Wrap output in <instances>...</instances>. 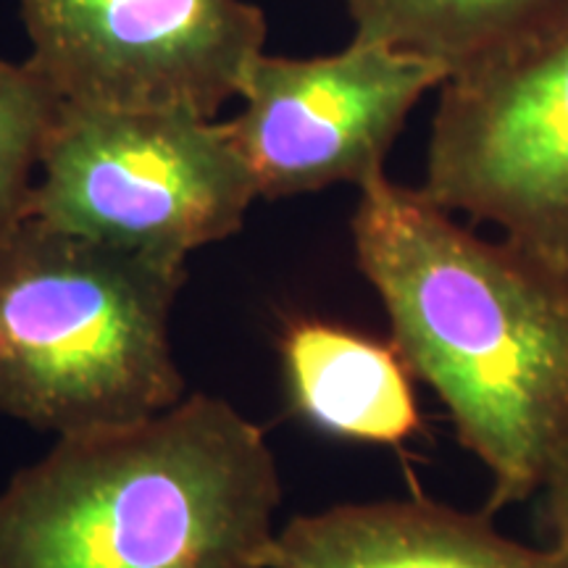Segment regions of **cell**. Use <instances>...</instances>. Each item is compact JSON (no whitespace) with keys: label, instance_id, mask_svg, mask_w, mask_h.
Instances as JSON below:
<instances>
[{"label":"cell","instance_id":"ba28073f","mask_svg":"<svg viewBox=\"0 0 568 568\" xmlns=\"http://www.w3.org/2000/svg\"><path fill=\"white\" fill-rule=\"evenodd\" d=\"M489 516L426 497L343 503L276 529L266 568H568L566 552L516 542Z\"/></svg>","mask_w":568,"mask_h":568},{"label":"cell","instance_id":"7c38bea8","mask_svg":"<svg viewBox=\"0 0 568 568\" xmlns=\"http://www.w3.org/2000/svg\"><path fill=\"white\" fill-rule=\"evenodd\" d=\"M539 495H542V518L550 531V545L568 556V435L545 471Z\"/></svg>","mask_w":568,"mask_h":568},{"label":"cell","instance_id":"8992f818","mask_svg":"<svg viewBox=\"0 0 568 568\" xmlns=\"http://www.w3.org/2000/svg\"><path fill=\"white\" fill-rule=\"evenodd\" d=\"M30 63L67 103L216 119L264 53L247 0H21Z\"/></svg>","mask_w":568,"mask_h":568},{"label":"cell","instance_id":"5b68a950","mask_svg":"<svg viewBox=\"0 0 568 568\" xmlns=\"http://www.w3.org/2000/svg\"><path fill=\"white\" fill-rule=\"evenodd\" d=\"M437 90L424 193L568 268V13Z\"/></svg>","mask_w":568,"mask_h":568},{"label":"cell","instance_id":"3957f363","mask_svg":"<svg viewBox=\"0 0 568 568\" xmlns=\"http://www.w3.org/2000/svg\"><path fill=\"white\" fill-rule=\"evenodd\" d=\"M182 261L113 247L27 216L0 240V414L55 437L176 406Z\"/></svg>","mask_w":568,"mask_h":568},{"label":"cell","instance_id":"9c48e42d","mask_svg":"<svg viewBox=\"0 0 568 568\" xmlns=\"http://www.w3.org/2000/svg\"><path fill=\"white\" fill-rule=\"evenodd\" d=\"M282 358L295 408L318 429L385 445L418 429L408 366L395 347L308 318L290 326Z\"/></svg>","mask_w":568,"mask_h":568},{"label":"cell","instance_id":"30bf717a","mask_svg":"<svg viewBox=\"0 0 568 568\" xmlns=\"http://www.w3.org/2000/svg\"><path fill=\"white\" fill-rule=\"evenodd\" d=\"M358 40L424 55L445 74L568 13V0H345Z\"/></svg>","mask_w":568,"mask_h":568},{"label":"cell","instance_id":"7a4b0ae2","mask_svg":"<svg viewBox=\"0 0 568 568\" xmlns=\"http://www.w3.org/2000/svg\"><path fill=\"white\" fill-rule=\"evenodd\" d=\"M280 468L264 432L205 393L55 439L0 493V568H266Z\"/></svg>","mask_w":568,"mask_h":568},{"label":"cell","instance_id":"277c9868","mask_svg":"<svg viewBox=\"0 0 568 568\" xmlns=\"http://www.w3.org/2000/svg\"><path fill=\"white\" fill-rule=\"evenodd\" d=\"M258 187L226 122L61 101L30 216L98 243L182 261L240 232Z\"/></svg>","mask_w":568,"mask_h":568},{"label":"cell","instance_id":"6da1fadb","mask_svg":"<svg viewBox=\"0 0 568 568\" xmlns=\"http://www.w3.org/2000/svg\"><path fill=\"white\" fill-rule=\"evenodd\" d=\"M351 226L397 355L493 474L487 514L537 495L568 435V268L477 237L385 174L361 187Z\"/></svg>","mask_w":568,"mask_h":568},{"label":"cell","instance_id":"52a82bcc","mask_svg":"<svg viewBox=\"0 0 568 568\" xmlns=\"http://www.w3.org/2000/svg\"><path fill=\"white\" fill-rule=\"evenodd\" d=\"M424 55L353 38L339 53L253 61L230 126L255 176L258 197L364 187L385 161L424 92L445 80Z\"/></svg>","mask_w":568,"mask_h":568},{"label":"cell","instance_id":"8fae6325","mask_svg":"<svg viewBox=\"0 0 568 568\" xmlns=\"http://www.w3.org/2000/svg\"><path fill=\"white\" fill-rule=\"evenodd\" d=\"M61 98L38 69L0 59V240L30 216L34 182Z\"/></svg>","mask_w":568,"mask_h":568}]
</instances>
